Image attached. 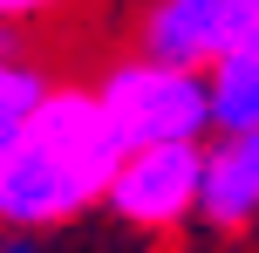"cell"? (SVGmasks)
I'll use <instances>...</instances> for the list:
<instances>
[{
	"label": "cell",
	"instance_id": "obj_1",
	"mask_svg": "<svg viewBox=\"0 0 259 253\" xmlns=\"http://www.w3.org/2000/svg\"><path fill=\"white\" fill-rule=\"evenodd\" d=\"M123 144L109 130L89 82H48L27 110L21 137L0 158V226L68 233L89 212H103L109 171Z\"/></svg>",
	"mask_w": 259,
	"mask_h": 253
},
{
	"label": "cell",
	"instance_id": "obj_2",
	"mask_svg": "<svg viewBox=\"0 0 259 253\" xmlns=\"http://www.w3.org/2000/svg\"><path fill=\"white\" fill-rule=\"evenodd\" d=\"M103 103L116 144H184V137H211L205 117V68H178L157 55H123L89 82Z\"/></svg>",
	"mask_w": 259,
	"mask_h": 253
},
{
	"label": "cell",
	"instance_id": "obj_3",
	"mask_svg": "<svg viewBox=\"0 0 259 253\" xmlns=\"http://www.w3.org/2000/svg\"><path fill=\"white\" fill-rule=\"evenodd\" d=\"M198 151L205 137H184V144H130L109 171L103 212L130 233H178L198 212Z\"/></svg>",
	"mask_w": 259,
	"mask_h": 253
},
{
	"label": "cell",
	"instance_id": "obj_4",
	"mask_svg": "<svg viewBox=\"0 0 259 253\" xmlns=\"http://www.w3.org/2000/svg\"><path fill=\"white\" fill-rule=\"evenodd\" d=\"M198 226L252 233L259 226V130H211L198 151Z\"/></svg>",
	"mask_w": 259,
	"mask_h": 253
},
{
	"label": "cell",
	"instance_id": "obj_5",
	"mask_svg": "<svg viewBox=\"0 0 259 253\" xmlns=\"http://www.w3.org/2000/svg\"><path fill=\"white\" fill-rule=\"evenodd\" d=\"M232 41H239L232 0H150L137 21V55H157L178 68H205Z\"/></svg>",
	"mask_w": 259,
	"mask_h": 253
},
{
	"label": "cell",
	"instance_id": "obj_6",
	"mask_svg": "<svg viewBox=\"0 0 259 253\" xmlns=\"http://www.w3.org/2000/svg\"><path fill=\"white\" fill-rule=\"evenodd\" d=\"M205 117L211 130H259V34H239L205 62Z\"/></svg>",
	"mask_w": 259,
	"mask_h": 253
},
{
	"label": "cell",
	"instance_id": "obj_7",
	"mask_svg": "<svg viewBox=\"0 0 259 253\" xmlns=\"http://www.w3.org/2000/svg\"><path fill=\"white\" fill-rule=\"evenodd\" d=\"M55 82V68L48 62H34V55H7L0 62V158H7V144L21 137V123H27V110H34V96Z\"/></svg>",
	"mask_w": 259,
	"mask_h": 253
},
{
	"label": "cell",
	"instance_id": "obj_8",
	"mask_svg": "<svg viewBox=\"0 0 259 253\" xmlns=\"http://www.w3.org/2000/svg\"><path fill=\"white\" fill-rule=\"evenodd\" d=\"M0 253H55V233H34V226H0Z\"/></svg>",
	"mask_w": 259,
	"mask_h": 253
},
{
	"label": "cell",
	"instance_id": "obj_9",
	"mask_svg": "<svg viewBox=\"0 0 259 253\" xmlns=\"http://www.w3.org/2000/svg\"><path fill=\"white\" fill-rule=\"evenodd\" d=\"M55 7H62V0H0V21H21V27H34V21H48Z\"/></svg>",
	"mask_w": 259,
	"mask_h": 253
},
{
	"label": "cell",
	"instance_id": "obj_10",
	"mask_svg": "<svg viewBox=\"0 0 259 253\" xmlns=\"http://www.w3.org/2000/svg\"><path fill=\"white\" fill-rule=\"evenodd\" d=\"M7 55H27V27L21 21H0V62Z\"/></svg>",
	"mask_w": 259,
	"mask_h": 253
},
{
	"label": "cell",
	"instance_id": "obj_11",
	"mask_svg": "<svg viewBox=\"0 0 259 253\" xmlns=\"http://www.w3.org/2000/svg\"><path fill=\"white\" fill-rule=\"evenodd\" d=\"M232 21H239V34H259V0H232Z\"/></svg>",
	"mask_w": 259,
	"mask_h": 253
}]
</instances>
